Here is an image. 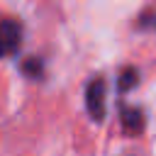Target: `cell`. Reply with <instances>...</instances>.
I'll return each mask as SVG.
<instances>
[{"instance_id":"cell-5","label":"cell","mask_w":156,"mask_h":156,"mask_svg":"<svg viewBox=\"0 0 156 156\" xmlns=\"http://www.w3.org/2000/svg\"><path fill=\"white\" fill-rule=\"evenodd\" d=\"M139 24H141V27H151V29H156V15H154V17H141Z\"/></svg>"},{"instance_id":"cell-2","label":"cell","mask_w":156,"mask_h":156,"mask_svg":"<svg viewBox=\"0 0 156 156\" xmlns=\"http://www.w3.org/2000/svg\"><path fill=\"white\" fill-rule=\"evenodd\" d=\"M20 44V24L12 20L0 22V56L7 51H15Z\"/></svg>"},{"instance_id":"cell-3","label":"cell","mask_w":156,"mask_h":156,"mask_svg":"<svg viewBox=\"0 0 156 156\" xmlns=\"http://www.w3.org/2000/svg\"><path fill=\"white\" fill-rule=\"evenodd\" d=\"M122 115H124V127H127L129 132H139V129H141V112H139V110L124 107Z\"/></svg>"},{"instance_id":"cell-4","label":"cell","mask_w":156,"mask_h":156,"mask_svg":"<svg viewBox=\"0 0 156 156\" xmlns=\"http://www.w3.org/2000/svg\"><path fill=\"white\" fill-rule=\"evenodd\" d=\"M134 78H136V73H134L132 68H127V71L122 73V80H119V88H122V90H127V88H132V85H134Z\"/></svg>"},{"instance_id":"cell-1","label":"cell","mask_w":156,"mask_h":156,"mask_svg":"<svg viewBox=\"0 0 156 156\" xmlns=\"http://www.w3.org/2000/svg\"><path fill=\"white\" fill-rule=\"evenodd\" d=\"M85 105H88V112L95 122H100L105 117V80L102 78H95L88 90H85Z\"/></svg>"}]
</instances>
